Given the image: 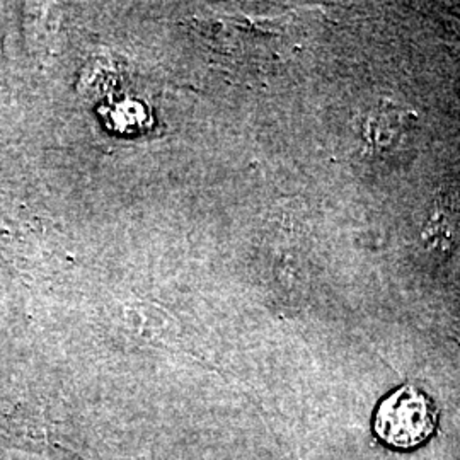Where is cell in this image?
Wrapping results in <instances>:
<instances>
[{"instance_id":"cell-1","label":"cell","mask_w":460,"mask_h":460,"mask_svg":"<svg viewBox=\"0 0 460 460\" xmlns=\"http://www.w3.org/2000/svg\"><path fill=\"white\" fill-rule=\"evenodd\" d=\"M438 411L433 401L414 385H402L387 395L376 411L374 431L397 450H411L433 437Z\"/></svg>"},{"instance_id":"cell-2","label":"cell","mask_w":460,"mask_h":460,"mask_svg":"<svg viewBox=\"0 0 460 460\" xmlns=\"http://www.w3.org/2000/svg\"><path fill=\"white\" fill-rule=\"evenodd\" d=\"M40 246V232L34 229L33 222L0 205V254L11 263H19L30 260Z\"/></svg>"},{"instance_id":"cell-3","label":"cell","mask_w":460,"mask_h":460,"mask_svg":"<svg viewBox=\"0 0 460 460\" xmlns=\"http://www.w3.org/2000/svg\"><path fill=\"white\" fill-rule=\"evenodd\" d=\"M130 313L137 315V323L127 321L130 326H135L137 332L146 340V341H163V340H172L176 334L174 323L169 315L161 313L157 307L150 305H138L132 307Z\"/></svg>"}]
</instances>
